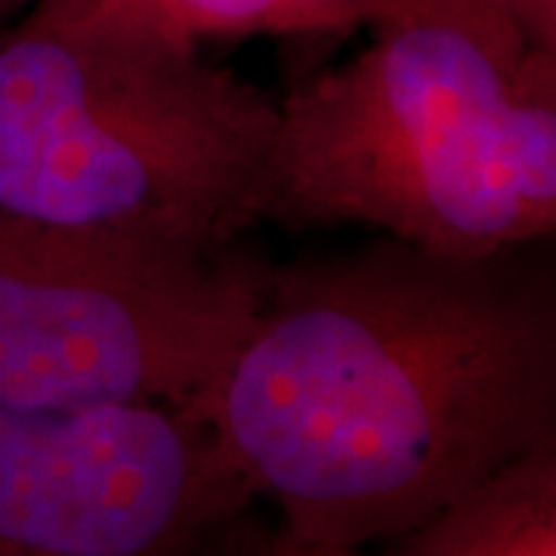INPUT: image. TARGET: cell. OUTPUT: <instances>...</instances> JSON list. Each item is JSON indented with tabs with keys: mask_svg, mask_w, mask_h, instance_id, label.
<instances>
[{
	"mask_svg": "<svg viewBox=\"0 0 556 556\" xmlns=\"http://www.w3.org/2000/svg\"><path fill=\"white\" fill-rule=\"evenodd\" d=\"M519 254L378 236L263 269L257 313L195 412L285 535L399 541L556 445L554 281Z\"/></svg>",
	"mask_w": 556,
	"mask_h": 556,
	"instance_id": "obj_1",
	"label": "cell"
},
{
	"mask_svg": "<svg viewBox=\"0 0 556 556\" xmlns=\"http://www.w3.org/2000/svg\"><path fill=\"white\" fill-rule=\"evenodd\" d=\"M353 60L278 100L260 219L442 257L556 232V53L477 0H396Z\"/></svg>",
	"mask_w": 556,
	"mask_h": 556,
	"instance_id": "obj_2",
	"label": "cell"
},
{
	"mask_svg": "<svg viewBox=\"0 0 556 556\" xmlns=\"http://www.w3.org/2000/svg\"><path fill=\"white\" fill-rule=\"evenodd\" d=\"M278 100L40 0L0 22V214L192 254L260 223Z\"/></svg>",
	"mask_w": 556,
	"mask_h": 556,
	"instance_id": "obj_3",
	"label": "cell"
},
{
	"mask_svg": "<svg viewBox=\"0 0 556 556\" xmlns=\"http://www.w3.org/2000/svg\"><path fill=\"white\" fill-rule=\"evenodd\" d=\"M263 269L0 214V412L199 405Z\"/></svg>",
	"mask_w": 556,
	"mask_h": 556,
	"instance_id": "obj_4",
	"label": "cell"
},
{
	"mask_svg": "<svg viewBox=\"0 0 556 556\" xmlns=\"http://www.w3.org/2000/svg\"><path fill=\"white\" fill-rule=\"evenodd\" d=\"M254 501L192 405L0 412V556H236Z\"/></svg>",
	"mask_w": 556,
	"mask_h": 556,
	"instance_id": "obj_5",
	"label": "cell"
},
{
	"mask_svg": "<svg viewBox=\"0 0 556 556\" xmlns=\"http://www.w3.org/2000/svg\"><path fill=\"white\" fill-rule=\"evenodd\" d=\"M146 38L201 50L248 38H328L371 25L396 0H53Z\"/></svg>",
	"mask_w": 556,
	"mask_h": 556,
	"instance_id": "obj_6",
	"label": "cell"
},
{
	"mask_svg": "<svg viewBox=\"0 0 556 556\" xmlns=\"http://www.w3.org/2000/svg\"><path fill=\"white\" fill-rule=\"evenodd\" d=\"M393 556H556V445L442 507L399 538Z\"/></svg>",
	"mask_w": 556,
	"mask_h": 556,
	"instance_id": "obj_7",
	"label": "cell"
},
{
	"mask_svg": "<svg viewBox=\"0 0 556 556\" xmlns=\"http://www.w3.org/2000/svg\"><path fill=\"white\" fill-rule=\"evenodd\" d=\"M510 22L538 50L556 53V0H477Z\"/></svg>",
	"mask_w": 556,
	"mask_h": 556,
	"instance_id": "obj_8",
	"label": "cell"
},
{
	"mask_svg": "<svg viewBox=\"0 0 556 556\" xmlns=\"http://www.w3.org/2000/svg\"><path fill=\"white\" fill-rule=\"evenodd\" d=\"M236 556H365V551H338V547H318V544H303L298 538L285 535L281 529L273 535L244 538ZM393 556V554H387Z\"/></svg>",
	"mask_w": 556,
	"mask_h": 556,
	"instance_id": "obj_9",
	"label": "cell"
},
{
	"mask_svg": "<svg viewBox=\"0 0 556 556\" xmlns=\"http://www.w3.org/2000/svg\"><path fill=\"white\" fill-rule=\"evenodd\" d=\"M35 3H40V0H0V22L16 16V13L28 10V7H35Z\"/></svg>",
	"mask_w": 556,
	"mask_h": 556,
	"instance_id": "obj_10",
	"label": "cell"
}]
</instances>
